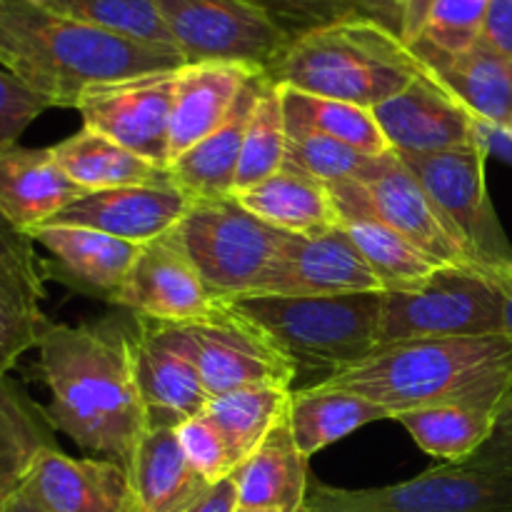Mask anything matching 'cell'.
Here are the masks:
<instances>
[{
  "mask_svg": "<svg viewBox=\"0 0 512 512\" xmlns=\"http://www.w3.org/2000/svg\"><path fill=\"white\" fill-rule=\"evenodd\" d=\"M38 373L50 393L45 418L88 453L128 468L148 430L135 373V325L120 318L55 325L38 345Z\"/></svg>",
  "mask_w": 512,
  "mask_h": 512,
  "instance_id": "6da1fadb",
  "label": "cell"
},
{
  "mask_svg": "<svg viewBox=\"0 0 512 512\" xmlns=\"http://www.w3.org/2000/svg\"><path fill=\"white\" fill-rule=\"evenodd\" d=\"M0 65L48 108H78L95 85L185 63L175 50L65 18L35 0H0Z\"/></svg>",
  "mask_w": 512,
  "mask_h": 512,
  "instance_id": "7a4b0ae2",
  "label": "cell"
},
{
  "mask_svg": "<svg viewBox=\"0 0 512 512\" xmlns=\"http://www.w3.org/2000/svg\"><path fill=\"white\" fill-rule=\"evenodd\" d=\"M320 383L373 400L390 420L433 405L498 410L512 385V343L505 335H480L378 345L368 358Z\"/></svg>",
  "mask_w": 512,
  "mask_h": 512,
  "instance_id": "3957f363",
  "label": "cell"
},
{
  "mask_svg": "<svg viewBox=\"0 0 512 512\" xmlns=\"http://www.w3.org/2000/svg\"><path fill=\"white\" fill-rule=\"evenodd\" d=\"M423 70L403 38L353 15L293 38L265 73L278 85L373 110Z\"/></svg>",
  "mask_w": 512,
  "mask_h": 512,
  "instance_id": "277c9868",
  "label": "cell"
},
{
  "mask_svg": "<svg viewBox=\"0 0 512 512\" xmlns=\"http://www.w3.org/2000/svg\"><path fill=\"white\" fill-rule=\"evenodd\" d=\"M228 303L258 325L298 370H325V378L360 363L380 345L383 290L330 298L245 295Z\"/></svg>",
  "mask_w": 512,
  "mask_h": 512,
  "instance_id": "5b68a950",
  "label": "cell"
},
{
  "mask_svg": "<svg viewBox=\"0 0 512 512\" xmlns=\"http://www.w3.org/2000/svg\"><path fill=\"white\" fill-rule=\"evenodd\" d=\"M173 233L210 293L223 300L258 293L288 238L235 195L193 200Z\"/></svg>",
  "mask_w": 512,
  "mask_h": 512,
  "instance_id": "8992f818",
  "label": "cell"
},
{
  "mask_svg": "<svg viewBox=\"0 0 512 512\" xmlns=\"http://www.w3.org/2000/svg\"><path fill=\"white\" fill-rule=\"evenodd\" d=\"M303 512H512V470L463 460L383 488L310 480Z\"/></svg>",
  "mask_w": 512,
  "mask_h": 512,
  "instance_id": "52a82bcc",
  "label": "cell"
},
{
  "mask_svg": "<svg viewBox=\"0 0 512 512\" xmlns=\"http://www.w3.org/2000/svg\"><path fill=\"white\" fill-rule=\"evenodd\" d=\"M480 335H503V300L475 265H443L423 288L383 293L380 345Z\"/></svg>",
  "mask_w": 512,
  "mask_h": 512,
  "instance_id": "ba28073f",
  "label": "cell"
},
{
  "mask_svg": "<svg viewBox=\"0 0 512 512\" xmlns=\"http://www.w3.org/2000/svg\"><path fill=\"white\" fill-rule=\"evenodd\" d=\"M340 220L375 218L443 265H473L443 215L395 150L370 158L355 178L328 185Z\"/></svg>",
  "mask_w": 512,
  "mask_h": 512,
  "instance_id": "9c48e42d",
  "label": "cell"
},
{
  "mask_svg": "<svg viewBox=\"0 0 512 512\" xmlns=\"http://www.w3.org/2000/svg\"><path fill=\"white\" fill-rule=\"evenodd\" d=\"M403 160L428 190L445 225L475 268L493 270L512 263V245L488 193V150L480 138L468 148L435 155H403Z\"/></svg>",
  "mask_w": 512,
  "mask_h": 512,
  "instance_id": "30bf717a",
  "label": "cell"
},
{
  "mask_svg": "<svg viewBox=\"0 0 512 512\" xmlns=\"http://www.w3.org/2000/svg\"><path fill=\"white\" fill-rule=\"evenodd\" d=\"M185 65L235 63L268 70L290 35L248 0H155Z\"/></svg>",
  "mask_w": 512,
  "mask_h": 512,
  "instance_id": "8fae6325",
  "label": "cell"
},
{
  "mask_svg": "<svg viewBox=\"0 0 512 512\" xmlns=\"http://www.w3.org/2000/svg\"><path fill=\"white\" fill-rule=\"evenodd\" d=\"M175 73L178 70H160L95 85L75 108L83 118V128L95 130L158 168L170 170Z\"/></svg>",
  "mask_w": 512,
  "mask_h": 512,
  "instance_id": "7c38bea8",
  "label": "cell"
},
{
  "mask_svg": "<svg viewBox=\"0 0 512 512\" xmlns=\"http://www.w3.org/2000/svg\"><path fill=\"white\" fill-rule=\"evenodd\" d=\"M118 305L138 318L170 325L213 323L230 310L228 300L210 293L175 233L140 248Z\"/></svg>",
  "mask_w": 512,
  "mask_h": 512,
  "instance_id": "4fadbf2b",
  "label": "cell"
},
{
  "mask_svg": "<svg viewBox=\"0 0 512 512\" xmlns=\"http://www.w3.org/2000/svg\"><path fill=\"white\" fill-rule=\"evenodd\" d=\"M183 328L193 343L195 363L210 398L248 385L290 388L298 375V365L233 305L213 323Z\"/></svg>",
  "mask_w": 512,
  "mask_h": 512,
  "instance_id": "5bb4252c",
  "label": "cell"
},
{
  "mask_svg": "<svg viewBox=\"0 0 512 512\" xmlns=\"http://www.w3.org/2000/svg\"><path fill=\"white\" fill-rule=\"evenodd\" d=\"M135 373L148 408V425H173L205 410L210 395L183 325L135 315Z\"/></svg>",
  "mask_w": 512,
  "mask_h": 512,
  "instance_id": "9a60e30c",
  "label": "cell"
},
{
  "mask_svg": "<svg viewBox=\"0 0 512 512\" xmlns=\"http://www.w3.org/2000/svg\"><path fill=\"white\" fill-rule=\"evenodd\" d=\"M380 280L340 225L313 235L288 233L263 288L255 295L330 298L378 293Z\"/></svg>",
  "mask_w": 512,
  "mask_h": 512,
  "instance_id": "2e32d148",
  "label": "cell"
},
{
  "mask_svg": "<svg viewBox=\"0 0 512 512\" xmlns=\"http://www.w3.org/2000/svg\"><path fill=\"white\" fill-rule=\"evenodd\" d=\"M373 115L400 155H435L478 143V120L428 70L375 105Z\"/></svg>",
  "mask_w": 512,
  "mask_h": 512,
  "instance_id": "e0dca14e",
  "label": "cell"
},
{
  "mask_svg": "<svg viewBox=\"0 0 512 512\" xmlns=\"http://www.w3.org/2000/svg\"><path fill=\"white\" fill-rule=\"evenodd\" d=\"M190 205L193 198L173 180L158 185H123L80 195L53 223L100 230L128 243L148 245L173 233Z\"/></svg>",
  "mask_w": 512,
  "mask_h": 512,
  "instance_id": "ac0fdd59",
  "label": "cell"
},
{
  "mask_svg": "<svg viewBox=\"0 0 512 512\" xmlns=\"http://www.w3.org/2000/svg\"><path fill=\"white\" fill-rule=\"evenodd\" d=\"M28 235L50 255L43 263L45 278H55L75 293L113 305H118L125 280L143 248L78 225L48 223Z\"/></svg>",
  "mask_w": 512,
  "mask_h": 512,
  "instance_id": "d6986e66",
  "label": "cell"
},
{
  "mask_svg": "<svg viewBox=\"0 0 512 512\" xmlns=\"http://www.w3.org/2000/svg\"><path fill=\"white\" fill-rule=\"evenodd\" d=\"M45 512H133L125 465L105 458H70L48 448L18 490Z\"/></svg>",
  "mask_w": 512,
  "mask_h": 512,
  "instance_id": "ffe728a7",
  "label": "cell"
},
{
  "mask_svg": "<svg viewBox=\"0 0 512 512\" xmlns=\"http://www.w3.org/2000/svg\"><path fill=\"white\" fill-rule=\"evenodd\" d=\"M423 68L480 123L512 125L510 60L478 40L473 48L448 53L418 38L410 43Z\"/></svg>",
  "mask_w": 512,
  "mask_h": 512,
  "instance_id": "44dd1931",
  "label": "cell"
},
{
  "mask_svg": "<svg viewBox=\"0 0 512 512\" xmlns=\"http://www.w3.org/2000/svg\"><path fill=\"white\" fill-rule=\"evenodd\" d=\"M80 195L85 190L63 173L50 148L0 145V213L18 230L53 223Z\"/></svg>",
  "mask_w": 512,
  "mask_h": 512,
  "instance_id": "7402d4cb",
  "label": "cell"
},
{
  "mask_svg": "<svg viewBox=\"0 0 512 512\" xmlns=\"http://www.w3.org/2000/svg\"><path fill=\"white\" fill-rule=\"evenodd\" d=\"M255 73L260 68L235 63H193L178 68L170 113V163L230 118L245 83Z\"/></svg>",
  "mask_w": 512,
  "mask_h": 512,
  "instance_id": "603a6c76",
  "label": "cell"
},
{
  "mask_svg": "<svg viewBox=\"0 0 512 512\" xmlns=\"http://www.w3.org/2000/svg\"><path fill=\"white\" fill-rule=\"evenodd\" d=\"M268 73L260 70L245 83L238 103H235L230 118L218 130L185 150L180 158L170 163V178L178 188L193 200L228 198L235 193V178H238L240 153H243L245 130H248L250 115H253L258 95L263 90Z\"/></svg>",
  "mask_w": 512,
  "mask_h": 512,
  "instance_id": "cb8c5ba5",
  "label": "cell"
},
{
  "mask_svg": "<svg viewBox=\"0 0 512 512\" xmlns=\"http://www.w3.org/2000/svg\"><path fill=\"white\" fill-rule=\"evenodd\" d=\"M125 470L133 512H185L210 488L185 460L173 425H148Z\"/></svg>",
  "mask_w": 512,
  "mask_h": 512,
  "instance_id": "d4e9b609",
  "label": "cell"
},
{
  "mask_svg": "<svg viewBox=\"0 0 512 512\" xmlns=\"http://www.w3.org/2000/svg\"><path fill=\"white\" fill-rule=\"evenodd\" d=\"M308 463L310 458L300 453L290 420L285 418L230 475L238 493V505L303 512L310 488Z\"/></svg>",
  "mask_w": 512,
  "mask_h": 512,
  "instance_id": "484cf974",
  "label": "cell"
},
{
  "mask_svg": "<svg viewBox=\"0 0 512 512\" xmlns=\"http://www.w3.org/2000/svg\"><path fill=\"white\" fill-rule=\"evenodd\" d=\"M238 203L273 228L293 235H313L340 225L330 188L285 160L263 183L235 193Z\"/></svg>",
  "mask_w": 512,
  "mask_h": 512,
  "instance_id": "4316f807",
  "label": "cell"
},
{
  "mask_svg": "<svg viewBox=\"0 0 512 512\" xmlns=\"http://www.w3.org/2000/svg\"><path fill=\"white\" fill-rule=\"evenodd\" d=\"M288 420L300 453L313 458L365 425L390 420V413L353 390L315 383L293 390Z\"/></svg>",
  "mask_w": 512,
  "mask_h": 512,
  "instance_id": "83f0119b",
  "label": "cell"
},
{
  "mask_svg": "<svg viewBox=\"0 0 512 512\" xmlns=\"http://www.w3.org/2000/svg\"><path fill=\"white\" fill-rule=\"evenodd\" d=\"M50 153L63 173L85 193L123 188V185H158L173 180L170 170L158 168L133 150L88 128H80L70 138L50 145Z\"/></svg>",
  "mask_w": 512,
  "mask_h": 512,
  "instance_id": "f1b7e54d",
  "label": "cell"
},
{
  "mask_svg": "<svg viewBox=\"0 0 512 512\" xmlns=\"http://www.w3.org/2000/svg\"><path fill=\"white\" fill-rule=\"evenodd\" d=\"M293 388L248 385L208 400L203 415L223 435L235 468L248 460L263 440L288 418Z\"/></svg>",
  "mask_w": 512,
  "mask_h": 512,
  "instance_id": "f546056e",
  "label": "cell"
},
{
  "mask_svg": "<svg viewBox=\"0 0 512 512\" xmlns=\"http://www.w3.org/2000/svg\"><path fill=\"white\" fill-rule=\"evenodd\" d=\"M45 408L35 405L15 380L0 378V503L23 488L40 453L55 445Z\"/></svg>",
  "mask_w": 512,
  "mask_h": 512,
  "instance_id": "4dcf8cb0",
  "label": "cell"
},
{
  "mask_svg": "<svg viewBox=\"0 0 512 512\" xmlns=\"http://www.w3.org/2000/svg\"><path fill=\"white\" fill-rule=\"evenodd\" d=\"M43 263L0 265V378H8L28 350L38 348L50 320L40 310Z\"/></svg>",
  "mask_w": 512,
  "mask_h": 512,
  "instance_id": "1f68e13d",
  "label": "cell"
},
{
  "mask_svg": "<svg viewBox=\"0 0 512 512\" xmlns=\"http://www.w3.org/2000/svg\"><path fill=\"white\" fill-rule=\"evenodd\" d=\"M340 228L345 230L365 263L380 280L383 293H400V290H418L443 268L435 258L410 243L398 230L388 228L375 218H343Z\"/></svg>",
  "mask_w": 512,
  "mask_h": 512,
  "instance_id": "d6a6232c",
  "label": "cell"
},
{
  "mask_svg": "<svg viewBox=\"0 0 512 512\" xmlns=\"http://www.w3.org/2000/svg\"><path fill=\"white\" fill-rule=\"evenodd\" d=\"M288 128L313 130V133L333 138L368 158H380L390 153V143L385 140L373 110L360 105L343 103V100L320 98V95L303 93V90L280 85Z\"/></svg>",
  "mask_w": 512,
  "mask_h": 512,
  "instance_id": "836d02e7",
  "label": "cell"
},
{
  "mask_svg": "<svg viewBox=\"0 0 512 512\" xmlns=\"http://www.w3.org/2000/svg\"><path fill=\"white\" fill-rule=\"evenodd\" d=\"M393 420L403 425L418 448L428 455L445 463H463L490 440L495 410L480 405H433L408 410L395 415Z\"/></svg>",
  "mask_w": 512,
  "mask_h": 512,
  "instance_id": "e575fe53",
  "label": "cell"
},
{
  "mask_svg": "<svg viewBox=\"0 0 512 512\" xmlns=\"http://www.w3.org/2000/svg\"><path fill=\"white\" fill-rule=\"evenodd\" d=\"M285 158H288V125H285L283 95L280 85L268 75L245 130L235 193L268 180L283 168Z\"/></svg>",
  "mask_w": 512,
  "mask_h": 512,
  "instance_id": "d590c367",
  "label": "cell"
},
{
  "mask_svg": "<svg viewBox=\"0 0 512 512\" xmlns=\"http://www.w3.org/2000/svg\"><path fill=\"white\" fill-rule=\"evenodd\" d=\"M35 3L113 35H123V38L155 45V48L175 50L155 0H35Z\"/></svg>",
  "mask_w": 512,
  "mask_h": 512,
  "instance_id": "8d00e7d4",
  "label": "cell"
},
{
  "mask_svg": "<svg viewBox=\"0 0 512 512\" xmlns=\"http://www.w3.org/2000/svg\"><path fill=\"white\" fill-rule=\"evenodd\" d=\"M285 160L318 178L320 183L335 185L355 178L370 158L313 130L288 128V158Z\"/></svg>",
  "mask_w": 512,
  "mask_h": 512,
  "instance_id": "74e56055",
  "label": "cell"
},
{
  "mask_svg": "<svg viewBox=\"0 0 512 512\" xmlns=\"http://www.w3.org/2000/svg\"><path fill=\"white\" fill-rule=\"evenodd\" d=\"M490 3L493 0H435L420 38L448 53L473 48L483 35Z\"/></svg>",
  "mask_w": 512,
  "mask_h": 512,
  "instance_id": "f35d334b",
  "label": "cell"
},
{
  "mask_svg": "<svg viewBox=\"0 0 512 512\" xmlns=\"http://www.w3.org/2000/svg\"><path fill=\"white\" fill-rule=\"evenodd\" d=\"M175 435H178V443L190 468L208 485L220 483V480L230 478L235 473V463L230 458L223 435L213 428V423L203 413L183 420L175 428Z\"/></svg>",
  "mask_w": 512,
  "mask_h": 512,
  "instance_id": "ab89813d",
  "label": "cell"
},
{
  "mask_svg": "<svg viewBox=\"0 0 512 512\" xmlns=\"http://www.w3.org/2000/svg\"><path fill=\"white\" fill-rule=\"evenodd\" d=\"M248 3L263 8L290 38L358 15L355 0H248Z\"/></svg>",
  "mask_w": 512,
  "mask_h": 512,
  "instance_id": "60d3db41",
  "label": "cell"
},
{
  "mask_svg": "<svg viewBox=\"0 0 512 512\" xmlns=\"http://www.w3.org/2000/svg\"><path fill=\"white\" fill-rule=\"evenodd\" d=\"M48 110V105L20 83L15 75L0 68V145L18 143L20 135Z\"/></svg>",
  "mask_w": 512,
  "mask_h": 512,
  "instance_id": "b9f144b4",
  "label": "cell"
},
{
  "mask_svg": "<svg viewBox=\"0 0 512 512\" xmlns=\"http://www.w3.org/2000/svg\"><path fill=\"white\" fill-rule=\"evenodd\" d=\"M488 48L512 60V0H493L480 35Z\"/></svg>",
  "mask_w": 512,
  "mask_h": 512,
  "instance_id": "7bdbcfd3",
  "label": "cell"
},
{
  "mask_svg": "<svg viewBox=\"0 0 512 512\" xmlns=\"http://www.w3.org/2000/svg\"><path fill=\"white\" fill-rule=\"evenodd\" d=\"M0 265H40L35 243L0 213Z\"/></svg>",
  "mask_w": 512,
  "mask_h": 512,
  "instance_id": "ee69618b",
  "label": "cell"
},
{
  "mask_svg": "<svg viewBox=\"0 0 512 512\" xmlns=\"http://www.w3.org/2000/svg\"><path fill=\"white\" fill-rule=\"evenodd\" d=\"M408 0H355V13L403 38Z\"/></svg>",
  "mask_w": 512,
  "mask_h": 512,
  "instance_id": "f6af8a7d",
  "label": "cell"
},
{
  "mask_svg": "<svg viewBox=\"0 0 512 512\" xmlns=\"http://www.w3.org/2000/svg\"><path fill=\"white\" fill-rule=\"evenodd\" d=\"M238 508V493H235L233 478L210 485L185 512H233Z\"/></svg>",
  "mask_w": 512,
  "mask_h": 512,
  "instance_id": "bcb514c9",
  "label": "cell"
},
{
  "mask_svg": "<svg viewBox=\"0 0 512 512\" xmlns=\"http://www.w3.org/2000/svg\"><path fill=\"white\" fill-rule=\"evenodd\" d=\"M478 138L485 145L488 155H498L500 160L512 163V130L505 125L480 123L478 120Z\"/></svg>",
  "mask_w": 512,
  "mask_h": 512,
  "instance_id": "7dc6e473",
  "label": "cell"
},
{
  "mask_svg": "<svg viewBox=\"0 0 512 512\" xmlns=\"http://www.w3.org/2000/svg\"><path fill=\"white\" fill-rule=\"evenodd\" d=\"M490 280L498 288L500 300H503V335L512 343V263L503 265V268L485 270Z\"/></svg>",
  "mask_w": 512,
  "mask_h": 512,
  "instance_id": "c3c4849f",
  "label": "cell"
},
{
  "mask_svg": "<svg viewBox=\"0 0 512 512\" xmlns=\"http://www.w3.org/2000/svg\"><path fill=\"white\" fill-rule=\"evenodd\" d=\"M435 0H408V10H405V28H403V40L405 43H415L420 38L425 28V20H428L430 8H433Z\"/></svg>",
  "mask_w": 512,
  "mask_h": 512,
  "instance_id": "681fc988",
  "label": "cell"
},
{
  "mask_svg": "<svg viewBox=\"0 0 512 512\" xmlns=\"http://www.w3.org/2000/svg\"><path fill=\"white\" fill-rule=\"evenodd\" d=\"M0 512H45V510L38 508L33 500L25 498L23 493H15V495H10L3 505H0Z\"/></svg>",
  "mask_w": 512,
  "mask_h": 512,
  "instance_id": "f907efd6",
  "label": "cell"
},
{
  "mask_svg": "<svg viewBox=\"0 0 512 512\" xmlns=\"http://www.w3.org/2000/svg\"><path fill=\"white\" fill-rule=\"evenodd\" d=\"M233 512H280L275 508H245V505H238Z\"/></svg>",
  "mask_w": 512,
  "mask_h": 512,
  "instance_id": "816d5d0a",
  "label": "cell"
},
{
  "mask_svg": "<svg viewBox=\"0 0 512 512\" xmlns=\"http://www.w3.org/2000/svg\"><path fill=\"white\" fill-rule=\"evenodd\" d=\"M510 75H512V60H510Z\"/></svg>",
  "mask_w": 512,
  "mask_h": 512,
  "instance_id": "f5cc1de1",
  "label": "cell"
},
{
  "mask_svg": "<svg viewBox=\"0 0 512 512\" xmlns=\"http://www.w3.org/2000/svg\"><path fill=\"white\" fill-rule=\"evenodd\" d=\"M510 130H512V125H510Z\"/></svg>",
  "mask_w": 512,
  "mask_h": 512,
  "instance_id": "db71d44e",
  "label": "cell"
},
{
  "mask_svg": "<svg viewBox=\"0 0 512 512\" xmlns=\"http://www.w3.org/2000/svg\"><path fill=\"white\" fill-rule=\"evenodd\" d=\"M0 505H3V503H0Z\"/></svg>",
  "mask_w": 512,
  "mask_h": 512,
  "instance_id": "11a10c76",
  "label": "cell"
}]
</instances>
